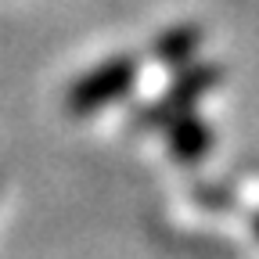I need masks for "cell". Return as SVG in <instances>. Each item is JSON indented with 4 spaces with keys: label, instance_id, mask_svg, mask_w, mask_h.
<instances>
[{
    "label": "cell",
    "instance_id": "obj_1",
    "mask_svg": "<svg viewBox=\"0 0 259 259\" xmlns=\"http://www.w3.org/2000/svg\"><path fill=\"white\" fill-rule=\"evenodd\" d=\"M134 83H137V65L130 58H112L105 65H97L94 72H87L83 79H76L65 101H69V112L90 115L97 108L119 101V97H126L134 90Z\"/></svg>",
    "mask_w": 259,
    "mask_h": 259
},
{
    "label": "cell",
    "instance_id": "obj_2",
    "mask_svg": "<svg viewBox=\"0 0 259 259\" xmlns=\"http://www.w3.org/2000/svg\"><path fill=\"white\" fill-rule=\"evenodd\" d=\"M220 76H223V69H220V65H209V61L187 69V72L177 79V87H169L166 97H162L155 108H148V119H144V122H148V126H169L173 119L187 115V112L194 108V101L205 97V94L220 83Z\"/></svg>",
    "mask_w": 259,
    "mask_h": 259
},
{
    "label": "cell",
    "instance_id": "obj_3",
    "mask_svg": "<svg viewBox=\"0 0 259 259\" xmlns=\"http://www.w3.org/2000/svg\"><path fill=\"white\" fill-rule=\"evenodd\" d=\"M212 144V130L198 119V115H180L169 122V151L180 158V162H194L202 158Z\"/></svg>",
    "mask_w": 259,
    "mask_h": 259
},
{
    "label": "cell",
    "instance_id": "obj_4",
    "mask_svg": "<svg viewBox=\"0 0 259 259\" xmlns=\"http://www.w3.org/2000/svg\"><path fill=\"white\" fill-rule=\"evenodd\" d=\"M202 47V29L198 25H173L151 44V58L162 65H184L194 58V51Z\"/></svg>",
    "mask_w": 259,
    "mask_h": 259
},
{
    "label": "cell",
    "instance_id": "obj_5",
    "mask_svg": "<svg viewBox=\"0 0 259 259\" xmlns=\"http://www.w3.org/2000/svg\"><path fill=\"white\" fill-rule=\"evenodd\" d=\"M252 231H255V238H259V212L252 216Z\"/></svg>",
    "mask_w": 259,
    "mask_h": 259
}]
</instances>
